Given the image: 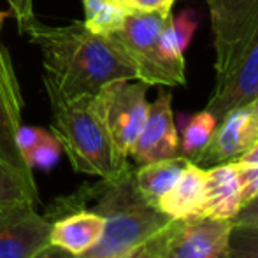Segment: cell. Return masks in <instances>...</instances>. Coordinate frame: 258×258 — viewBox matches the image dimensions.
<instances>
[{"mask_svg": "<svg viewBox=\"0 0 258 258\" xmlns=\"http://www.w3.org/2000/svg\"><path fill=\"white\" fill-rule=\"evenodd\" d=\"M20 30L42 54L44 86L51 104L92 99L109 83L137 79L132 61L112 35L95 34L83 21L49 27L32 16Z\"/></svg>", "mask_w": 258, "mask_h": 258, "instance_id": "6da1fadb", "label": "cell"}, {"mask_svg": "<svg viewBox=\"0 0 258 258\" xmlns=\"http://www.w3.org/2000/svg\"><path fill=\"white\" fill-rule=\"evenodd\" d=\"M92 201V209L104 216L105 227L100 241L90 251L78 258H112L116 255L146 244L170 221L156 207L150 206L137 191L134 169L112 179H100L93 186H86L74 197H69L63 206L53 209V218L69 211L79 209Z\"/></svg>", "mask_w": 258, "mask_h": 258, "instance_id": "7a4b0ae2", "label": "cell"}, {"mask_svg": "<svg viewBox=\"0 0 258 258\" xmlns=\"http://www.w3.org/2000/svg\"><path fill=\"white\" fill-rule=\"evenodd\" d=\"M51 132L74 170L112 179L130 169L128 158L116 150L92 99L51 104Z\"/></svg>", "mask_w": 258, "mask_h": 258, "instance_id": "3957f363", "label": "cell"}, {"mask_svg": "<svg viewBox=\"0 0 258 258\" xmlns=\"http://www.w3.org/2000/svg\"><path fill=\"white\" fill-rule=\"evenodd\" d=\"M112 35L132 61L137 81L148 86H184V51L172 28V14H126Z\"/></svg>", "mask_w": 258, "mask_h": 258, "instance_id": "277c9868", "label": "cell"}, {"mask_svg": "<svg viewBox=\"0 0 258 258\" xmlns=\"http://www.w3.org/2000/svg\"><path fill=\"white\" fill-rule=\"evenodd\" d=\"M234 221L207 216L170 220L148 241L151 258H223Z\"/></svg>", "mask_w": 258, "mask_h": 258, "instance_id": "5b68a950", "label": "cell"}, {"mask_svg": "<svg viewBox=\"0 0 258 258\" xmlns=\"http://www.w3.org/2000/svg\"><path fill=\"white\" fill-rule=\"evenodd\" d=\"M150 86L143 81L119 79L105 85L95 97L93 105L102 118L116 150L128 158L148 116L146 93Z\"/></svg>", "mask_w": 258, "mask_h": 258, "instance_id": "8992f818", "label": "cell"}, {"mask_svg": "<svg viewBox=\"0 0 258 258\" xmlns=\"http://www.w3.org/2000/svg\"><path fill=\"white\" fill-rule=\"evenodd\" d=\"M214 35L216 81L227 76L258 27V0H206Z\"/></svg>", "mask_w": 258, "mask_h": 258, "instance_id": "52a82bcc", "label": "cell"}, {"mask_svg": "<svg viewBox=\"0 0 258 258\" xmlns=\"http://www.w3.org/2000/svg\"><path fill=\"white\" fill-rule=\"evenodd\" d=\"M255 143H258V97L230 109L218 121L207 148L194 163L207 169L232 162Z\"/></svg>", "mask_w": 258, "mask_h": 258, "instance_id": "ba28073f", "label": "cell"}, {"mask_svg": "<svg viewBox=\"0 0 258 258\" xmlns=\"http://www.w3.org/2000/svg\"><path fill=\"white\" fill-rule=\"evenodd\" d=\"M51 221L34 206L0 211V258H34L49 246Z\"/></svg>", "mask_w": 258, "mask_h": 258, "instance_id": "9c48e42d", "label": "cell"}, {"mask_svg": "<svg viewBox=\"0 0 258 258\" xmlns=\"http://www.w3.org/2000/svg\"><path fill=\"white\" fill-rule=\"evenodd\" d=\"M170 104H172V93L162 90L155 102L148 107L144 126L128 153V158H132L137 165L181 156L179 134L174 123Z\"/></svg>", "mask_w": 258, "mask_h": 258, "instance_id": "30bf717a", "label": "cell"}, {"mask_svg": "<svg viewBox=\"0 0 258 258\" xmlns=\"http://www.w3.org/2000/svg\"><path fill=\"white\" fill-rule=\"evenodd\" d=\"M21 112L23 95L20 83L9 53L4 46H0V160L13 165L25 176L34 177V170L25 163L18 148V132L23 125Z\"/></svg>", "mask_w": 258, "mask_h": 258, "instance_id": "8fae6325", "label": "cell"}, {"mask_svg": "<svg viewBox=\"0 0 258 258\" xmlns=\"http://www.w3.org/2000/svg\"><path fill=\"white\" fill-rule=\"evenodd\" d=\"M258 97V27L246 42L242 53L235 60L221 81H216L206 109L220 121L230 109Z\"/></svg>", "mask_w": 258, "mask_h": 258, "instance_id": "7c38bea8", "label": "cell"}, {"mask_svg": "<svg viewBox=\"0 0 258 258\" xmlns=\"http://www.w3.org/2000/svg\"><path fill=\"white\" fill-rule=\"evenodd\" d=\"M105 220L92 209H74L53 218L49 230V244L81 256L100 241L104 234Z\"/></svg>", "mask_w": 258, "mask_h": 258, "instance_id": "4fadbf2b", "label": "cell"}, {"mask_svg": "<svg viewBox=\"0 0 258 258\" xmlns=\"http://www.w3.org/2000/svg\"><path fill=\"white\" fill-rule=\"evenodd\" d=\"M242 209L241 183L235 162H225L206 169V201L201 216L234 221Z\"/></svg>", "mask_w": 258, "mask_h": 258, "instance_id": "5bb4252c", "label": "cell"}, {"mask_svg": "<svg viewBox=\"0 0 258 258\" xmlns=\"http://www.w3.org/2000/svg\"><path fill=\"white\" fill-rule=\"evenodd\" d=\"M206 201V169L188 162L181 176L156 204V209L170 220L201 214Z\"/></svg>", "mask_w": 258, "mask_h": 258, "instance_id": "9a60e30c", "label": "cell"}, {"mask_svg": "<svg viewBox=\"0 0 258 258\" xmlns=\"http://www.w3.org/2000/svg\"><path fill=\"white\" fill-rule=\"evenodd\" d=\"M188 162L190 160L184 156H174V158L137 165V169H134V181L141 197L150 206L156 207L162 195H165L172 188Z\"/></svg>", "mask_w": 258, "mask_h": 258, "instance_id": "2e32d148", "label": "cell"}, {"mask_svg": "<svg viewBox=\"0 0 258 258\" xmlns=\"http://www.w3.org/2000/svg\"><path fill=\"white\" fill-rule=\"evenodd\" d=\"M37 184L34 177L25 176L13 165L0 160V211L21 206H39Z\"/></svg>", "mask_w": 258, "mask_h": 258, "instance_id": "e0dca14e", "label": "cell"}, {"mask_svg": "<svg viewBox=\"0 0 258 258\" xmlns=\"http://www.w3.org/2000/svg\"><path fill=\"white\" fill-rule=\"evenodd\" d=\"M216 125L218 119L207 109L195 112L186 121L179 137V155L188 158L190 162H195L207 148L214 130H216Z\"/></svg>", "mask_w": 258, "mask_h": 258, "instance_id": "ac0fdd59", "label": "cell"}, {"mask_svg": "<svg viewBox=\"0 0 258 258\" xmlns=\"http://www.w3.org/2000/svg\"><path fill=\"white\" fill-rule=\"evenodd\" d=\"M83 9L85 27L102 35L119 30L126 18V13L116 4V0H83Z\"/></svg>", "mask_w": 258, "mask_h": 258, "instance_id": "d6986e66", "label": "cell"}, {"mask_svg": "<svg viewBox=\"0 0 258 258\" xmlns=\"http://www.w3.org/2000/svg\"><path fill=\"white\" fill-rule=\"evenodd\" d=\"M61 151L63 150H61L58 139L53 136V132H46L37 144H34L30 150L25 151L23 160L32 170H49L58 163Z\"/></svg>", "mask_w": 258, "mask_h": 258, "instance_id": "ffe728a7", "label": "cell"}, {"mask_svg": "<svg viewBox=\"0 0 258 258\" xmlns=\"http://www.w3.org/2000/svg\"><path fill=\"white\" fill-rule=\"evenodd\" d=\"M223 258H258V227L234 223Z\"/></svg>", "mask_w": 258, "mask_h": 258, "instance_id": "44dd1931", "label": "cell"}, {"mask_svg": "<svg viewBox=\"0 0 258 258\" xmlns=\"http://www.w3.org/2000/svg\"><path fill=\"white\" fill-rule=\"evenodd\" d=\"M237 165L239 183H241V197H242V207L253 199L258 197V163L249 162H239L234 160Z\"/></svg>", "mask_w": 258, "mask_h": 258, "instance_id": "7402d4cb", "label": "cell"}, {"mask_svg": "<svg viewBox=\"0 0 258 258\" xmlns=\"http://www.w3.org/2000/svg\"><path fill=\"white\" fill-rule=\"evenodd\" d=\"M197 14L190 9H184L177 14L176 18L172 16V28H174V35H176V41L179 44V48L186 49L188 44H190L191 37H194L195 30H197Z\"/></svg>", "mask_w": 258, "mask_h": 258, "instance_id": "603a6c76", "label": "cell"}, {"mask_svg": "<svg viewBox=\"0 0 258 258\" xmlns=\"http://www.w3.org/2000/svg\"><path fill=\"white\" fill-rule=\"evenodd\" d=\"M126 14H148V13H170L174 0H116Z\"/></svg>", "mask_w": 258, "mask_h": 258, "instance_id": "cb8c5ba5", "label": "cell"}, {"mask_svg": "<svg viewBox=\"0 0 258 258\" xmlns=\"http://www.w3.org/2000/svg\"><path fill=\"white\" fill-rule=\"evenodd\" d=\"M9 4L11 14L16 18L18 25H23L34 16V2L32 0H6Z\"/></svg>", "mask_w": 258, "mask_h": 258, "instance_id": "d4e9b609", "label": "cell"}, {"mask_svg": "<svg viewBox=\"0 0 258 258\" xmlns=\"http://www.w3.org/2000/svg\"><path fill=\"white\" fill-rule=\"evenodd\" d=\"M235 225H249V227H258V197L248 202L234 220Z\"/></svg>", "mask_w": 258, "mask_h": 258, "instance_id": "484cf974", "label": "cell"}, {"mask_svg": "<svg viewBox=\"0 0 258 258\" xmlns=\"http://www.w3.org/2000/svg\"><path fill=\"white\" fill-rule=\"evenodd\" d=\"M34 258H76V256H72L71 253L63 251V249L56 248V246L49 244V246H46L44 249H41Z\"/></svg>", "mask_w": 258, "mask_h": 258, "instance_id": "4316f807", "label": "cell"}, {"mask_svg": "<svg viewBox=\"0 0 258 258\" xmlns=\"http://www.w3.org/2000/svg\"><path fill=\"white\" fill-rule=\"evenodd\" d=\"M112 258H151V253H150V246L146 244H141L137 248H132L128 251L121 253V255H116Z\"/></svg>", "mask_w": 258, "mask_h": 258, "instance_id": "83f0119b", "label": "cell"}, {"mask_svg": "<svg viewBox=\"0 0 258 258\" xmlns=\"http://www.w3.org/2000/svg\"><path fill=\"white\" fill-rule=\"evenodd\" d=\"M4 18H6V14H4V13H0V27H2V21H4Z\"/></svg>", "mask_w": 258, "mask_h": 258, "instance_id": "f1b7e54d", "label": "cell"}]
</instances>
